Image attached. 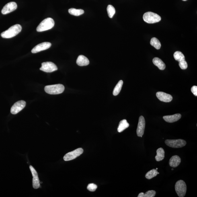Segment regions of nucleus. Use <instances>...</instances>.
<instances>
[{"mask_svg": "<svg viewBox=\"0 0 197 197\" xmlns=\"http://www.w3.org/2000/svg\"><path fill=\"white\" fill-rule=\"evenodd\" d=\"M22 27L20 25L16 24L12 26L8 30L2 33L1 36L5 38H10L16 36L21 32Z\"/></svg>", "mask_w": 197, "mask_h": 197, "instance_id": "f257e3e1", "label": "nucleus"}, {"mask_svg": "<svg viewBox=\"0 0 197 197\" xmlns=\"http://www.w3.org/2000/svg\"><path fill=\"white\" fill-rule=\"evenodd\" d=\"M54 25L53 19L50 18H48L41 22L37 28V31L38 32H42L48 30L53 28Z\"/></svg>", "mask_w": 197, "mask_h": 197, "instance_id": "f03ea898", "label": "nucleus"}, {"mask_svg": "<svg viewBox=\"0 0 197 197\" xmlns=\"http://www.w3.org/2000/svg\"><path fill=\"white\" fill-rule=\"evenodd\" d=\"M45 91L47 93L51 95H57L63 92L65 87L61 84H57L46 86Z\"/></svg>", "mask_w": 197, "mask_h": 197, "instance_id": "7ed1b4c3", "label": "nucleus"}, {"mask_svg": "<svg viewBox=\"0 0 197 197\" xmlns=\"http://www.w3.org/2000/svg\"><path fill=\"white\" fill-rule=\"evenodd\" d=\"M143 18L146 22L148 23H154L160 22L161 17L157 14L148 12L144 14Z\"/></svg>", "mask_w": 197, "mask_h": 197, "instance_id": "20e7f679", "label": "nucleus"}, {"mask_svg": "<svg viewBox=\"0 0 197 197\" xmlns=\"http://www.w3.org/2000/svg\"><path fill=\"white\" fill-rule=\"evenodd\" d=\"M175 189L179 197H184L187 191L186 183L182 180L177 181L175 184Z\"/></svg>", "mask_w": 197, "mask_h": 197, "instance_id": "39448f33", "label": "nucleus"}, {"mask_svg": "<svg viewBox=\"0 0 197 197\" xmlns=\"http://www.w3.org/2000/svg\"><path fill=\"white\" fill-rule=\"evenodd\" d=\"M165 143L168 147L179 148L184 147L186 145L187 142L185 140L181 139L167 140H165Z\"/></svg>", "mask_w": 197, "mask_h": 197, "instance_id": "423d86ee", "label": "nucleus"}, {"mask_svg": "<svg viewBox=\"0 0 197 197\" xmlns=\"http://www.w3.org/2000/svg\"><path fill=\"white\" fill-rule=\"evenodd\" d=\"M83 152V150L82 148H78L73 151L69 152L66 154L63 158L64 160L69 161L75 159L81 156Z\"/></svg>", "mask_w": 197, "mask_h": 197, "instance_id": "0eeeda50", "label": "nucleus"}, {"mask_svg": "<svg viewBox=\"0 0 197 197\" xmlns=\"http://www.w3.org/2000/svg\"><path fill=\"white\" fill-rule=\"evenodd\" d=\"M40 70L46 73H50L57 71L58 70V68L53 62H46L42 63V66Z\"/></svg>", "mask_w": 197, "mask_h": 197, "instance_id": "6e6552de", "label": "nucleus"}, {"mask_svg": "<svg viewBox=\"0 0 197 197\" xmlns=\"http://www.w3.org/2000/svg\"><path fill=\"white\" fill-rule=\"evenodd\" d=\"M26 103L23 100L17 101L12 106L11 112L13 114H16L21 112L26 106Z\"/></svg>", "mask_w": 197, "mask_h": 197, "instance_id": "1a4fd4ad", "label": "nucleus"}, {"mask_svg": "<svg viewBox=\"0 0 197 197\" xmlns=\"http://www.w3.org/2000/svg\"><path fill=\"white\" fill-rule=\"evenodd\" d=\"M145 126V118H144L143 116H140L139 119L137 130H136V134H137L138 136L142 137V136L144 134Z\"/></svg>", "mask_w": 197, "mask_h": 197, "instance_id": "9d476101", "label": "nucleus"}, {"mask_svg": "<svg viewBox=\"0 0 197 197\" xmlns=\"http://www.w3.org/2000/svg\"><path fill=\"white\" fill-rule=\"evenodd\" d=\"M17 5L15 2H12L6 4L2 9L1 12L3 14H7L14 11L17 9Z\"/></svg>", "mask_w": 197, "mask_h": 197, "instance_id": "9b49d317", "label": "nucleus"}, {"mask_svg": "<svg viewBox=\"0 0 197 197\" xmlns=\"http://www.w3.org/2000/svg\"><path fill=\"white\" fill-rule=\"evenodd\" d=\"M52 45V44L49 42H44L37 45L33 49L32 52L33 53H37L48 49Z\"/></svg>", "mask_w": 197, "mask_h": 197, "instance_id": "f8f14e48", "label": "nucleus"}, {"mask_svg": "<svg viewBox=\"0 0 197 197\" xmlns=\"http://www.w3.org/2000/svg\"><path fill=\"white\" fill-rule=\"evenodd\" d=\"M156 96L159 100L165 102H171L173 99V97L171 95L163 92H158L156 93Z\"/></svg>", "mask_w": 197, "mask_h": 197, "instance_id": "ddd939ff", "label": "nucleus"}, {"mask_svg": "<svg viewBox=\"0 0 197 197\" xmlns=\"http://www.w3.org/2000/svg\"><path fill=\"white\" fill-rule=\"evenodd\" d=\"M181 116L180 114H177L171 116H163L164 120L166 122L168 123H173L177 121L181 118Z\"/></svg>", "mask_w": 197, "mask_h": 197, "instance_id": "4468645a", "label": "nucleus"}, {"mask_svg": "<svg viewBox=\"0 0 197 197\" xmlns=\"http://www.w3.org/2000/svg\"><path fill=\"white\" fill-rule=\"evenodd\" d=\"M181 162V159L178 156H173L169 160V165L171 167H177L180 165Z\"/></svg>", "mask_w": 197, "mask_h": 197, "instance_id": "2eb2a0df", "label": "nucleus"}, {"mask_svg": "<svg viewBox=\"0 0 197 197\" xmlns=\"http://www.w3.org/2000/svg\"><path fill=\"white\" fill-rule=\"evenodd\" d=\"M77 63L80 66H85L88 65L89 60L87 57L83 55H80L77 58Z\"/></svg>", "mask_w": 197, "mask_h": 197, "instance_id": "dca6fc26", "label": "nucleus"}, {"mask_svg": "<svg viewBox=\"0 0 197 197\" xmlns=\"http://www.w3.org/2000/svg\"><path fill=\"white\" fill-rule=\"evenodd\" d=\"M153 62L156 66L159 68L160 69L163 70L165 69L166 65L162 60L159 58L155 57L153 60Z\"/></svg>", "mask_w": 197, "mask_h": 197, "instance_id": "f3484780", "label": "nucleus"}, {"mask_svg": "<svg viewBox=\"0 0 197 197\" xmlns=\"http://www.w3.org/2000/svg\"><path fill=\"white\" fill-rule=\"evenodd\" d=\"M157 155L155 156V159L157 161H162L165 157V152L162 148H159L157 150Z\"/></svg>", "mask_w": 197, "mask_h": 197, "instance_id": "a211bd4d", "label": "nucleus"}, {"mask_svg": "<svg viewBox=\"0 0 197 197\" xmlns=\"http://www.w3.org/2000/svg\"><path fill=\"white\" fill-rule=\"evenodd\" d=\"M129 126V124L126 120H122L120 121V124H119L118 128V131L119 132H122L125 130L126 128H128Z\"/></svg>", "mask_w": 197, "mask_h": 197, "instance_id": "6ab92c4d", "label": "nucleus"}, {"mask_svg": "<svg viewBox=\"0 0 197 197\" xmlns=\"http://www.w3.org/2000/svg\"><path fill=\"white\" fill-rule=\"evenodd\" d=\"M70 14L74 16H79L85 13L84 11L82 9H77L75 8H71L68 10Z\"/></svg>", "mask_w": 197, "mask_h": 197, "instance_id": "aec40b11", "label": "nucleus"}, {"mask_svg": "<svg viewBox=\"0 0 197 197\" xmlns=\"http://www.w3.org/2000/svg\"><path fill=\"white\" fill-rule=\"evenodd\" d=\"M123 83V81L122 80H120L118 82L117 84L115 87L113 92V94L114 96H116L120 93L121 90Z\"/></svg>", "mask_w": 197, "mask_h": 197, "instance_id": "412c9836", "label": "nucleus"}, {"mask_svg": "<svg viewBox=\"0 0 197 197\" xmlns=\"http://www.w3.org/2000/svg\"><path fill=\"white\" fill-rule=\"evenodd\" d=\"M174 57L175 60L179 62L185 60V56L182 52L180 51L175 52L174 54Z\"/></svg>", "mask_w": 197, "mask_h": 197, "instance_id": "4be33fe9", "label": "nucleus"}, {"mask_svg": "<svg viewBox=\"0 0 197 197\" xmlns=\"http://www.w3.org/2000/svg\"><path fill=\"white\" fill-rule=\"evenodd\" d=\"M156 192L154 190L148 191L145 194L143 192L140 193L138 197H154L156 195Z\"/></svg>", "mask_w": 197, "mask_h": 197, "instance_id": "5701e85b", "label": "nucleus"}, {"mask_svg": "<svg viewBox=\"0 0 197 197\" xmlns=\"http://www.w3.org/2000/svg\"><path fill=\"white\" fill-rule=\"evenodd\" d=\"M150 44L155 47L156 49H159L161 48V44L159 40L157 38L153 37L151 39Z\"/></svg>", "mask_w": 197, "mask_h": 197, "instance_id": "b1692460", "label": "nucleus"}, {"mask_svg": "<svg viewBox=\"0 0 197 197\" xmlns=\"http://www.w3.org/2000/svg\"><path fill=\"white\" fill-rule=\"evenodd\" d=\"M158 175L157 170L153 169L148 171L145 175L146 178L148 179H151L156 176Z\"/></svg>", "mask_w": 197, "mask_h": 197, "instance_id": "393cba45", "label": "nucleus"}, {"mask_svg": "<svg viewBox=\"0 0 197 197\" xmlns=\"http://www.w3.org/2000/svg\"><path fill=\"white\" fill-rule=\"evenodd\" d=\"M107 11L109 17L112 18L116 13V10L112 5H109L107 7Z\"/></svg>", "mask_w": 197, "mask_h": 197, "instance_id": "a878e982", "label": "nucleus"}, {"mask_svg": "<svg viewBox=\"0 0 197 197\" xmlns=\"http://www.w3.org/2000/svg\"><path fill=\"white\" fill-rule=\"evenodd\" d=\"M40 186V180L38 177H33V186L35 189L39 188Z\"/></svg>", "mask_w": 197, "mask_h": 197, "instance_id": "bb28decb", "label": "nucleus"}, {"mask_svg": "<svg viewBox=\"0 0 197 197\" xmlns=\"http://www.w3.org/2000/svg\"><path fill=\"white\" fill-rule=\"evenodd\" d=\"M97 188V186L96 184L91 183L89 184L87 188L89 191L91 192H94L96 191Z\"/></svg>", "mask_w": 197, "mask_h": 197, "instance_id": "cd10ccee", "label": "nucleus"}, {"mask_svg": "<svg viewBox=\"0 0 197 197\" xmlns=\"http://www.w3.org/2000/svg\"><path fill=\"white\" fill-rule=\"evenodd\" d=\"M179 65L182 69H186L188 68V64L186 60L179 62Z\"/></svg>", "mask_w": 197, "mask_h": 197, "instance_id": "c85d7f7f", "label": "nucleus"}, {"mask_svg": "<svg viewBox=\"0 0 197 197\" xmlns=\"http://www.w3.org/2000/svg\"><path fill=\"white\" fill-rule=\"evenodd\" d=\"M29 167H30V169L31 172H32L33 177H38V173L34 167L31 165Z\"/></svg>", "mask_w": 197, "mask_h": 197, "instance_id": "c756f323", "label": "nucleus"}, {"mask_svg": "<svg viewBox=\"0 0 197 197\" xmlns=\"http://www.w3.org/2000/svg\"><path fill=\"white\" fill-rule=\"evenodd\" d=\"M191 91L195 96H197V87L196 86H193L191 89Z\"/></svg>", "mask_w": 197, "mask_h": 197, "instance_id": "7c9ffc66", "label": "nucleus"}, {"mask_svg": "<svg viewBox=\"0 0 197 197\" xmlns=\"http://www.w3.org/2000/svg\"><path fill=\"white\" fill-rule=\"evenodd\" d=\"M183 1H187V0H183Z\"/></svg>", "mask_w": 197, "mask_h": 197, "instance_id": "2f4dec72", "label": "nucleus"}, {"mask_svg": "<svg viewBox=\"0 0 197 197\" xmlns=\"http://www.w3.org/2000/svg\"><path fill=\"white\" fill-rule=\"evenodd\" d=\"M173 170H174V169H171V170H172V171H173Z\"/></svg>", "mask_w": 197, "mask_h": 197, "instance_id": "473e14b6", "label": "nucleus"}, {"mask_svg": "<svg viewBox=\"0 0 197 197\" xmlns=\"http://www.w3.org/2000/svg\"><path fill=\"white\" fill-rule=\"evenodd\" d=\"M160 173L159 172H158V174H159Z\"/></svg>", "mask_w": 197, "mask_h": 197, "instance_id": "72a5a7b5", "label": "nucleus"}, {"mask_svg": "<svg viewBox=\"0 0 197 197\" xmlns=\"http://www.w3.org/2000/svg\"><path fill=\"white\" fill-rule=\"evenodd\" d=\"M158 169L157 168H156V170H157Z\"/></svg>", "mask_w": 197, "mask_h": 197, "instance_id": "f704fd0d", "label": "nucleus"}]
</instances>
